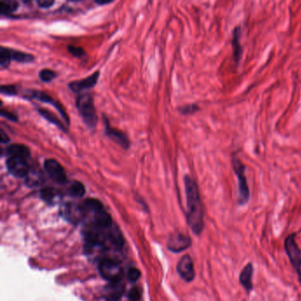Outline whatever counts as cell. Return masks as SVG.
I'll return each instance as SVG.
<instances>
[{"label":"cell","instance_id":"2e32d148","mask_svg":"<svg viewBox=\"0 0 301 301\" xmlns=\"http://www.w3.org/2000/svg\"><path fill=\"white\" fill-rule=\"evenodd\" d=\"M64 216L72 223H79L85 217L81 206L75 204H67L64 209Z\"/></svg>","mask_w":301,"mask_h":301},{"label":"cell","instance_id":"1f68e13d","mask_svg":"<svg viewBox=\"0 0 301 301\" xmlns=\"http://www.w3.org/2000/svg\"><path fill=\"white\" fill-rule=\"evenodd\" d=\"M0 113H1V116L4 117V118L8 119V120H11V121H14V122H16L18 120V117L16 116L15 113H11V112H8V111L2 109Z\"/></svg>","mask_w":301,"mask_h":301},{"label":"cell","instance_id":"f1b7e54d","mask_svg":"<svg viewBox=\"0 0 301 301\" xmlns=\"http://www.w3.org/2000/svg\"><path fill=\"white\" fill-rule=\"evenodd\" d=\"M0 92L7 95H16L17 87L15 85H2L0 87Z\"/></svg>","mask_w":301,"mask_h":301},{"label":"cell","instance_id":"7402d4cb","mask_svg":"<svg viewBox=\"0 0 301 301\" xmlns=\"http://www.w3.org/2000/svg\"><path fill=\"white\" fill-rule=\"evenodd\" d=\"M86 189L83 184L80 181H73L67 189V192L70 196L74 198H81L85 194Z\"/></svg>","mask_w":301,"mask_h":301},{"label":"cell","instance_id":"ba28073f","mask_svg":"<svg viewBox=\"0 0 301 301\" xmlns=\"http://www.w3.org/2000/svg\"><path fill=\"white\" fill-rule=\"evenodd\" d=\"M8 171L16 178H26L30 171L28 160L19 157H8L7 160Z\"/></svg>","mask_w":301,"mask_h":301},{"label":"cell","instance_id":"277c9868","mask_svg":"<svg viewBox=\"0 0 301 301\" xmlns=\"http://www.w3.org/2000/svg\"><path fill=\"white\" fill-rule=\"evenodd\" d=\"M284 251L301 283V249L296 242V233H291L284 240Z\"/></svg>","mask_w":301,"mask_h":301},{"label":"cell","instance_id":"30bf717a","mask_svg":"<svg viewBox=\"0 0 301 301\" xmlns=\"http://www.w3.org/2000/svg\"><path fill=\"white\" fill-rule=\"evenodd\" d=\"M177 271L182 279L191 283L195 278V269L193 261L190 255L185 254L178 261L177 265Z\"/></svg>","mask_w":301,"mask_h":301},{"label":"cell","instance_id":"7a4b0ae2","mask_svg":"<svg viewBox=\"0 0 301 301\" xmlns=\"http://www.w3.org/2000/svg\"><path fill=\"white\" fill-rule=\"evenodd\" d=\"M232 165L238 179L237 204L239 206H245L250 199V190L246 176V165L236 155L232 156Z\"/></svg>","mask_w":301,"mask_h":301},{"label":"cell","instance_id":"4316f807","mask_svg":"<svg viewBox=\"0 0 301 301\" xmlns=\"http://www.w3.org/2000/svg\"><path fill=\"white\" fill-rule=\"evenodd\" d=\"M67 50L69 51L70 54L73 55L76 58H82L86 55V51H84L82 48L75 46V45H68Z\"/></svg>","mask_w":301,"mask_h":301},{"label":"cell","instance_id":"44dd1931","mask_svg":"<svg viewBox=\"0 0 301 301\" xmlns=\"http://www.w3.org/2000/svg\"><path fill=\"white\" fill-rule=\"evenodd\" d=\"M107 240H109L111 243L118 248L123 246L124 240L121 233L118 229L113 228V226L107 230Z\"/></svg>","mask_w":301,"mask_h":301},{"label":"cell","instance_id":"83f0119b","mask_svg":"<svg viewBox=\"0 0 301 301\" xmlns=\"http://www.w3.org/2000/svg\"><path fill=\"white\" fill-rule=\"evenodd\" d=\"M199 110V106H197V105H188V106H182V107H180L178 109V111L183 115H189V114L195 113Z\"/></svg>","mask_w":301,"mask_h":301},{"label":"cell","instance_id":"484cf974","mask_svg":"<svg viewBox=\"0 0 301 301\" xmlns=\"http://www.w3.org/2000/svg\"><path fill=\"white\" fill-rule=\"evenodd\" d=\"M39 78L42 81L44 82H51L52 80H54L55 78L57 77V73L51 69H45L40 70V72L38 73Z\"/></svg>","mask_w":301,"mask_h":301},{"label":"cell","instance_id":"ac0fdd59","mask_svg":"<svg viewBox=\"0 0 301 301\" xmlns=\"http://www.w3.org/2000/svg\"><path fill=\"white\" fill-rule=\"evenodd\" d=\"M40 196L45 203L48 204H53L58 200L59 194L58 190L51 186H45L40 191Z\"/></svg>","mask_w":301,"mask_h":301},{"label":"cell","instance_id":"d6a6232c","mask_svg":"<svg viewBox=\"0 0 301 301\" xmlns=\"http://www.w3.org/2000/svg\"><path fill=\"white\" fill-rule=\"evenodd\" d=\"M37 4L41 8H50L51 6L55 4V1L53 0H37Z\"/></svg>","mask_w":301,"mask_h":301},{"label":"cell","instance_id":"6da1fadb","mask_svg":"<svg viewBox=\"0 0 301 301\" xmlns=\"http://www.w3.org/2000/svg\"><path fill=\"white\" fill-rule=\"evenodd\" d=\"M184 184L187 206L186 221L192 232L199 236L204 232L205 224L204 206L199 195V187L195 180L189 175L184 177Z\"/></svg>","mask_w":301,"mask_h":301},{"label":"cell","instance_id":"9a60e30c","mask_svg":"<svg viewBox=\"0 0 301 301\" xmlns=\"http://www.w3.org/2000/svg\"><path fill=\"white\" fill-rule=\"evenodd\" d=\"M241 33H242V30L240 26L236 27L232 33V49H233V59L237 65L240 63L242 58V55H243V50H242V46L240 44Z\"/></svg>","mask_w":301,"mask_h":301},{"label":"cell","instance_id":"d4e9b609","mask_svg":"<svg viewBox=\"0 0 301 301\" xmlns=\"http://www.w3.org/2000/svg\"><path fill=\"white\" fill-rule=\"evenodd\" d=\"M17 1H2L0 3V14L2 15H11L19 8Z\"/></svg>","mask_w":301,"mask_h":301},{"label":"cell","instance_id":"e575fe53","mask_svg":"<svg viewBox=\"0 0 301 301\" xmlns=\"http://www.w3.org/2000/svg\"><path fill=\"white\" fill-rule=\"evenodd\" d=\"M95 4L99 5V6H105V5L111 4L113 3V1H94Z\"/></svg>","mask_w":301,"mask_h":301},{"label":"cell","instance_id":"f546056e","mask_svg":"<svg viewBox=\"0 0 301 301\" xmlns=\"http://www.w3.org/2000/svg\"><path fill=\"white\" fill-rule=\"evenodd\" d=\"M140 276H141V273H140L138 269H135V268H131L127 272V278L132 283L136 282Z\"/></svg>","mask_w":301,"mask_h":301},{"label":"cell","instance_id":"836d02e7","mask_svg":"<svg viewBox=\"0 0 301 301\" xmlns=\"http://www.w3.org/2000/svg\"><path fill=\"white\" fill-rule=\"evenodd\" d=\"M0 142H2V143H8V142H10L11 140H10V137L7 135V133L5 132L4 129H1L0 130Z\"/></svg>","mask_w":301,"mask_h":301},{"label":"cell","instance_id":"cb8c5ba5","mask_svg":"<svg viewBox=\"0 0 301 301\" xmlns=\"http://www.w3.org/2000/svg\"><path fill=\"white\" fill-rule=\"evenodd\" d=\"M12 62L11 49L10 48H0V67L1 69H6L10 65Z\"/></svg>","mask_w":301,"mask_h":301},{"label":"cell","instance_id":"9c48e42d","mask_svg":"<svg viewBox=\"0 0 301 301\" xmlns=\"http://www.w3.org/2000/svg\"><path fill=\"white\" fill-rule=\"evenodd\" d=\"M100 76V72L95 71L90 75L81 80H73L68 83V87L75 94H82L83 91L88 90L95 86Z\"/></svg>","mask_w":301,"mask_h":301},{"label":"cell","instance_id":"e0dca14e","mask_svg":"<svg viewBox=\"0 0 301 301\" xmlns=\"http://www.w3.org/2000/svg\"><path fill=\"white\" fill-rule=\"evenodd\" d=\"M7 153L9 157H19L26 160L30 157V149L29 147L20 143H15L8 146L7 148Z\"/></svg>","mask_w":301,"mask_h":301},{"label":"cell","instance_id":"ffe728a7","mask_svg":"<svg viewBox=\"0 0 301 301\" xmlns=\"http://www.w3.org/2000/svg\"><path fill=\"white\" fill-rule=\"evenodd\" d=\"M37 112L40 114L41 116L44 117L45 120H47L49 122H51V124H53L55 126H57L59 129H61L64 132H66V127H65V125L62 123L60 120H58V118L55 116L53 113L49 112L48 110L44 109V108H39L37 109Z\"/></svg>","mask_w":301,"mask_h":301},{"label":"cell","instance_id":"4fadbf2b","mask_svg":"<svg viewBox=\"0 0 301 301\" xmlns=\"http://www.w3.org/2000/svg\"><path fill=\"white\" fill-rule=\"evenodd\" d=\"M254 272V268L253 262H248L242 269L240 276H239L240 283L246 290L247 294H250L254 290V283H253Z\"/></svg>","mask_w":301,"mask_h":301},{"label":"cell","instance_id":"52a82bcc","mask_svg":"<svg viewBox=\"0 0 301 301\" xmlns=\"http://www.w3.org/2000/svg\"><path fill=\"white\" fill-rule=\"evenodd\" d=\"M44 166L45 171L52 180H54L59 185H63L66 183L67 177H66L65 169L58 161L54 158H48L44 160Z\"/></svg>","mask_w":301,"mask_h":301},{"label":"cell","instance_id":"3957f363","mask_svg":"<svg viewBox=\"0 0 301 301\" xmlns=\"http://www.w3.org/2000/svg\"><path fill=\"white\" fill-rule=\"evenodd\" d=\"M75 105L84 123L89 128H94L97 124L98 117L94 107V99L91 94L82 93L79 94Z\"/></svg>","mask_w":301,"mask_h":301},{"label":"cell","instance_id":"8fae6325","mask_svg":"<svg viewBox=\"0 0 301 301\" xmlns=\"http://www.w3.org/2000/svg\"><path fill=\"white\" fill-rule=\"evenodd\" d=\"M104 123H105V131L106 135L109 137L113 142L117 143L118 145L122 147L124 149H128L130 147V141L127 135L124 134L122 131L113 127L109 123L106 116H104Z\"/></svg>","mask_w":301,"mask_h":301},{"label":"cell","instance_id":"4dcf8cb0","mask_svg":"<svg viewBox=\"0 0 301 301\" xmlns=\"http://www.w3.org/2000/svg\"><path fill=\"white\" fill-rule=\"evenodd\" d=\"M129 301H139L141 298V290L137 287L133 288L128 293Z\"/></svg>","mask_w":301,"mask_h":301},{"label":"cell","instance_id":"d6986e66","mask_svg":"<svg viewBox=\"0 0 301 301\" xmlns=\"http://www.w3.org/2000/svg\"><path fill=\"white\" fill-rule=\"evenodd\" d=\"M26 184L30 187H36L42 185L44 182V174L40 171L30 170L29 174L26 177Z\"/></svg>","mask_w":301,"mask_h":301},{"label":"cell","instance_id":"603a6c76","mask_svg":"<svg viewBox=\"0 0 301 301\" xmlns=\"http://www.w3.org/2000/svg\"><path fill=\"white\" fill-rule=\"evenodd\" d=\"M12 60L19 62V63H30L34 61L35 57L32 54H29L24 51H17L11 49Z\"/></svg>","mask_w":301,"mask_h":301},{"label":"cell","instance_id":"5b68a950","mask_svg":"<svg viewBox=\"0 0 301 301\" xmlns=\"http://www.w3.org/2000/svg\"><path fill=\"white\" fill-rule=\"evenodd\" d=\"M101 276L110 283L120 282L123 276V269L119 261L112 259H104L99 265Z\"/></svg>","mask_w":301,"mask_h":301},{"label":"cell","instance_id":"5bb4252c","mask_svg":"<svg viewBox=\"0 0 301 301\" xmlns=\"http://www.w3.org/2000/svg\"><path fill=\"white\" fill-rule=\"evenodd\" d=\"M125 292V286L120 282L110 283L104 289V297L106 301H120Z\"/></svg>","mask_w":301,"mask_h":301},{"label":"cell","instance_id":"8992f818","mask_svg":"<svg viewBox=\"0 0 301 301\" xmlns=\"http://www.w3.org/2000/svg\"><path fill=\"white\" fill-rule=\"evenodd\" d=\"M27 93V97L31 98V99H36L40 102L49 104L51 106H54L56 109L58 110V113L61 115L63 120H65V123L67 126H69L70 120L67 113L64 109V106H62L58 101H56L54 98L51 97L50 94L45 93L44 91L40 90H29L26 92Z\"/></svg>","mask_w":301,"mask_h":301},{"label":"cell","instance_id":"7c38bea8","mask_svg":"<svg viewBox=\"0 0 301 301\" xmlns=\"http://www.w3.org/2000/svg\"><path fill=\"white\" fill-rule=\"evenodd\" d=\"M192 245V240L188 235H185L180 232H175L172 234L168 241V248L171 252L180 253L182 251L187 249Z\"/></svg>","mask_w":301,"mask_h":301}]
</instances>
